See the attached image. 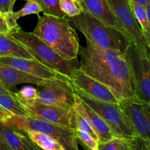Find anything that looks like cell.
Here are the masks:
<instances>
[{
	"label": "cell",
	"mask_w": 150,
	"mask_h": 150,
	"mask_svg": "<svg viewBox=\"0 0 150 150\" xmlns=\"http://www.w3.org/2000/svg\"><path fill=\"white\" fill-rule=\"evenodd\" d=\"M86 40V47H79V68L109 88L118 100L134 95L125 53L101 49Z\"/></svg>",
	"instance_id": "1"
},
{
	"label": "cell",
	"mask_w": 150,
	"mask_h": 150,
	"mask_svg": "<svg viewBox=\"0 0 150 150\" xmlns=\"http://www.w3.org/2000/svg\"><path fill=\"white\" fill-rule=\"evenodd\" d=\"M32 33L66 60L78 59L80 44L76 29L67 17L38 15Z\"/></svg>",
	"instance_id": "2"
},
{
	"label": "cell",
	"mask_w": 150,
	"mask_h": 150,
	"mask_svg": "<svg viewBox=\"0 0 150 150\" xmlns=\"http://www.w3.org/2000/svg\"><path fill=\"white\" fill-rule=\"evenodd\" d=\"M75 29L81 32L98 48L125 53L131 41L122 29L104 24L99 20L82 11L74 17H67Z\"/></svg>",
	"instance_id": "3"
},
{
	"label": "cell",
	"mask_w": 150,
	"mask_h": 150,
	"mask_svg": "<svg viewBox=\"0 0 150 150\" xmlns=\"http://www.w3.org/2000/svg\"><path fill=\"white\" fill-rule=\"evenodd\" d=\"M10 33L27 48L34 59L68 79L72 71L79 67L80 62L78 59H64L32 32H26L18 26L10 31Z\"/></svg>",
	"instance_id": "4"
},
{
	"label": "cell",
	"mask_w": 150,
	"mask_h": 150,
	"mask_svg": "<svg viewBox=\"0 0 150 150\" xmlns=\"http://www.w3.org/2000/svg\"><path fill=\"white\" fill-rule=\"evenodd\" d=\"M75 91L83 103L102 117L114 137L130 140L137 136L118 103L98 100L80 91Z\"/></svg>",
	"instance_id": "5"
},
{
	"label": "cell",
	"mask_w": 150,
	"mask_h": 150,
	"mask_svg": "<svg viewBox=\"0 0 150 150\" xmlns=\"http://www.w3.org/2000/svg\"><path fill=\"white\" fill-rule=\"evenodd\" d=\"M1 122L25 132L28 130H35L45 133L57 139L64 146L65 150H79L78 139L75 136L73 130L51 124L33 116H12L8 120Z\"/></svg>",
	"instance_id": "6"
},
{
	"label": "cell",
	"mask_w": 150,
	"mask_h": 150,
	"mask_svg": "<svg viewBox=\"0 0 150 150\" xmlns=\"http://www.w3.org/2000/svg\"><path fill=\"white\" fill-rule=\"evenodd\" d=\"M36 89L37 102L66 110L73 109L76 94L68 78L62 76L48 79Z\"/></svg>",
	"instance_id": "7"
},
{
	"label": "cell",
	"mask_w": 150,
	"mask_h": 150,
	"mask_svg": "<svg viewBox=\"0 0 150 150\" xmlns=\"http://www.w3.org/2000/svg\"><path fill=\"white\" fill-rule=\"evenodd\" d=\"M113 14L139 54L149 57L150 44L136 21L129 0H106Z\"/></svg>",
	"instance_id": "8"
},
{
	"label": "cell",
	"mask_w": 150,
	"mask_h": 150,
	"mask_svg": "<svg viewBox=\"0 0 150 150\" xmlns=\"http://www.w3.org/2000/svg\"><path fill=\"white\" fill-rule=\"evenodd\" d=\"M134 95L150 104V60L139 54L132 42L125 52Z\"/></svg>",
	"instance_id": "9"
},
{
	"label": "cell",
	"mask_w": 150,
	"mask_h": 150,
	"mask_svg": "<svg viewBox=\"0 0 150 150\" xmlns=\"http://www.w3.org/2000/svg\"><path fill=\"white\" fill-rule=\"evenodd\" d=\"M118 105L136 136L150 141V104L133 95L119 100Z\"/></svg>",
	"instance_id": "10"
},
{
	"label": "cell",
	"mask_w": 150,
	"mask_h": 150,
	"mask_svg": "<svg viewBox=\"0 0 150 150\" xmlns=\"http://www.w3.org/2000/svg\"><path fill=\"white\" fill-rule=\"evenodd\" d=\"M18 100L30 116H33L51 124L66 127L73 131L75 129L74 109L66 110L59 107L40 103L35 100Z\"/></svg>",
	"instance_id": "11"
},
{
	"label": "cell",
	"mask_w": 150,
	"mask_h": 150,
	"mask_svg": "<svg viewBox=\"0 0 150 150\" xmlns=\"http://www.w3.org/2000/svg\"><path fill=\"white\" fill-rule=\"evenodd\" d=\"M70 79L76 90L83 92L98 100L118 103L119 100L109 88L86 75L79 68L72 71Z\"/></svg>",
	"instance_id": "12"
},
{
	"label": "cell",
	"mask_w": 150,
	"mask_h": 150,
	"mask_svg": "<svg viewBox=\"0 0 150 150\" xmlns=\"http://www.w3.org/2000/svg\"><path fill=\"white\" fill-rule=\"evenodd\" d=\"M0 63L15 67L27 74L40 79L48 80L53 78L62 76L57 72L40 62L35 59H26L21 57H0Z\"/></svg>",
	"instance_id": "13"
},
{
	"label": "cell",
	"mask_w": 150,
	"mask_h": 150,
	"mask_svg": "<svg viewBox=\"0 0 150 150\" xmlns=\"http://www.w3.org/2000/svg\"><path fill=\"white\" fill-rule=\"evenodd\" d=\"M45 81L23 73L10 65L0 63V83L11 91H13V88L21 83H31L35 86H40Z\"/></svg>",
	"instance_id": "14"
},
{
	"label": "cell",
	"mask_w": 150,
	"mask_h": 150,
	"mask_svg": "<svg viewBox=\"0 0 150 150\" xmlns=\"http://www.w3.org/2000/svg\"><path fill=\"white\" fill-rule=\"evenodd\" d=\"M0 136L13 150H42L28 136L27 133L0 122Z\"/></svg>",
	"instance_id": "15"
},
{
	"label": "cell",
	"mask_w": 150,
	"mask_h": 150,
	"mask_svg": "<svg viewBox=\"0 0 150 150\" xmlns=\"http://www.w3.org/2000/svg\"><path fill=\"white\" fill-rule=\"evenodd\" d=\"M80 3L83 12L104 24L122 29L106 0H81Z\"/></svg>",
	"instance_id": "16"
},
{
	"label": "cell",
	"mask_w": 150,
	"mask_h": 150,
	"mask_svg": "<svg viewBox=\"0 0 150 150\" xmlns=\"http://www.w3.org/2000/svg\"><path fill=\"white\" fill-rule=\"evenodd\" d=\"M21 57L34 59L27 48L11 34L0 33V57Z\"/></svg>",
	"instance_id": "17"
},
{
	"label": "cell",
	"mask_w": 150,
	"mask_h": 150,
	"mask_svg": "<svg viewBox=\"0 0 150 150\" xmlns=\"http://www.w3.org/2000/svg\"><path fill=\"white\" fill-rule=\"evenodd\" d=\"M83 104H84L85 109L89 117L90 125L93 129L99 143L108 142L114 138L111 129L106 124V122L103 120L102 117L99 114H97L90 107L88 106L85 103H83Z\"/></svg>",
	"instance_id": "18"
},
{
	"label": "cell",
	"mask_w": 150,
	"mask_h": 150,
	"mask_svg": "<svg viewBox=\"0 0 150 150\" xmlns=\"http://www.w3.org/2000/svg\"><path fill=\"white\" fill-rule=\"evenodd\" d=\"M31 140L42 150H65L64 146L54 138L35 130L26 131Z\"/></svg>",
	"instance_id": "19"
},
{
	"label": "cell",
	"mask_w": 150,
	"mask_h": 150,
	"mask_svg": "<svg viewBox=\"0 0 150 150\" xmlns=\"http://www.w3.org/2000/svg\"><path fill=\"white\" fill-rule=\"evenodd\" d=\"M0 105L8 111L12 116L27 117L29 116L23 105L16 96L8 94H0Z\"/></svg>",
	"instance_id": "20"
},
{
	"label": "cell",
	"mask_w": 150,
	"mask_h": 150,
	"mask_svg": "<svg viewBox=\"0 0 150 150\" xmlns=\"http://www.w3.org/2000/svg\"><path fill=\"white\" fill-rule=\"evenodd\" d=\"M129 2L146 41L150 44V17L147 16L145 6L132 0H129Z\"/></svg>",
	"instance_id": "21"
},
{
	"label": "cell",
	"mask_w": 150,
	"mask_h": 150,
	"mask_svg": "<svg viewBox=\"0 0 150 150\" xmlns=\"http://www.w3.org/2000/svg\"><path fill=\"white\" fill-rule=\"evenodd\" d=\"M130 140L114 137L108 142L99 143L98 150H131Z\"/></svg>",
	"instance_id": "22"
},
{
	"label": "cell",
	"mask_w": 150,
	"mask_h": 150,
	"mask_svg": "<svg viewBox=\"0 0 150 150\" xmlns=\"http://www.w3.org/2000/svg\"><path fill=\"white\" fill-rule=\"evenodd\" d=\"M42 8L43 14L56 17H66L59 7V0H36Z\"/></svg>",
	"instance_id": "23"
},
{
	"label": "cell",
	"mask_w": 150,
	"mask_h": 150,
	"mask_svg": "<svg viewBox=\"0 0 150 150\" xmlns=\"http://www.w3.org/2000/svg\"><path fill=\"white\" fill-rule=\"evenodd\" d=\"M41 12H42V8H41L40 5L38 4L36 0H32V1H27L21 10L16 12L12 11L10 14L14 20L18 21L23 16L33 14L39 15V13Z\"/></svg>",
	"instance_id": "24"
},
{
	"label": "cell",
	"mask_w": 150,
	"mask_h": 150,
	"mask_svg": "<svg viewBox=\"0 0 150 150\" xmlns=\"http://www.w3.org/2000/svg\"><path fill=\"white\" fill-rule=\"evenodd\" d=\"M59 7L66 17H74L83 11L81 4L77 0H59Z\"/></svg>",
	"instance_id": "25"
},
{
	"label": "cell",
	"mask_w": 150,
	"mask_h": 150,
	"mask_svg": "<svg viewBox=\"0 0 150 150\" xmlns=\"http://www.w3.org/2000/svg\"><path fill=\"white\" fill-rule=\"evenodd\" d=\"M73 133L77 139H79L88 149L91 150H98L99 142L96 138L93 137L92 135L81 130L74 129Z\"/></svg>",
	"instance_id": "26"
},
{
	"label": "cell",
	"mask_w": 150,
	"mask_h": 150,
	"mask_svg": "<svg viewBox=\"0 0 150 150\" xmlns=\"http://www.w3.org/2000/svg\"><path fill=\"white\" fill-rule=\"evenodd\" d=\"M16 97L17 99L24 101H33L37 98V89L32 86H24L16 92Z\"/></svg>",
	"instance_id": "27"
},
{
	"label": "cell",
	"mask_w": 150,
	"mask_h": 150,
	"mask_svg": "<svg viewBox=\"0 0 150 150\" xmlns=\"http://www.w3.org/2000/svg\"><path fill=\"white\" fill-rule=\"evenodd\" d=\"M73 109H74V108H73ZM74 125L75 129H77V130H81V131L85 132V133H89V134L92 135L93 137L96 138L97 139L96 135H95V132H94L93 129L92 128L90 125H89V123H88V122L86 121L81 116H80L78 113H76V111H75Z\"/></svg>",
	"instance_id": "28"
},
{
	"label": "cell",
	"mask_w": 150,
	"mask_h": 150,
	"mask_svg": "<svg viewBox=\"0 0 150 150\" xmlns=\"http://www.w3.org/2000/svg\"><path fill=\"white\" fill-rule=\"evenodd\" d=\"M131 150H150V141L136 136L130 140Z\"/></svg>",
	"instance_id": "29"
},
{
	"label": "cell",
	"mask_w": 150,
	"mask_h": 150,
	"mask_svg": "<svg viewBox=\"0 0 150 150\" xmlns=\"http://www.w3.org/2000/svg\"><path fill=\"white\" fill-rule=\"evenodd\" d=\"M16 1V0H0V13L4 15L13 11Z\"/></svg>",
	"instance_id": "30"
},
{
	"label": "cell",
	"mask_w": 150,
	"mask_h": 150,
	"mask_svg": "<svg viewBox=\"0 0 150 150\" xmlns=\"http://www.w3.org/2000/svg\"><path fill=\"white\" fill-rule=\"evenodd\" d=\"M10 32L8 26L6 23L5 20L2 15H0V33L1 34H7Z\"/></svg>",
	"instance_id": "31"
},
{
	"label": "cell",
	"mask_w": 150,
	"mask_h": 150,
	"mask_svg": "<svg viewBox=\"0 0 150 150\" xmlns=\"http://www.w3.org/2000/svg\"><path fill=\"white\" fill-rule=\"evenodd\" d=\"M12 117L11 114L0 105V122H4Z\"/></svg>",
	"instance_id": "32"
},
{
	"label": "cell",
	"mask_w": 150,
	"mask_h": 150,
	"mask_svg": "<svg viewBox=\"0 0 150 150\" xmlns=\"http://www.w3.org/2000/svg\"><path fill=\"white\" fill-rule=\"evenodd\" d=\"M0 150H13L0 136Z\"/></svg>",
	"instance_id": "33"
},
{
	"label": "cell",
	"mask_w": 150,
	"mask_h": 150,
	"mask_svg": "<svg viewBox=\"0 0 150 150\" xmlns=\"http://www.w3.org/2000/svg\"><path fill=\"white\" fill-rule=\"evenodd\" d=\"M0 94H8V95L16 96V92H13V91L7 89V88L4 87L1 83H0Z\"/></svg>",
	"instance_id": "34"
},
{
	"label": "cell",
	"mask_w": 150,
	"mask_h": 150,
	"mask_svg": "<svg viewBox=\"0 0 150 150\" xmlns=\"http://www.w3.org/2000/svg\"><path fill=\"white\" fill-rule=\"evenodd\" d=\"M132 1H134L136 2L139 3V4H142L144 6H146L148 3H150V0H132Z\"/></svg>",
	"instance_id": "35"
},
{
	"label": "cell",
	"mask_w": 150,
	"mask_h": 150,
	"mask_svg": "<svg viewBox=\"0 0 150 150\" xmlns=\"http://www.w3.org/2000/svg\"><path fill=\"white\" fill-rule=\"evenodd\" d=\"M25 1H32V0H25Z\"/></svg>",
	"instance_id": "36"
},
{
	"label": "cell",
	"mask_w": 150,
	"mask_h": 150,
	"mask_svg": "<svg viewBox=\"0 0 150 150\" xmlns=\"http://www.w3.org/2000/svg\"><path fill=\"white\" fill-rule=\"evenodd\" d=\"M78 1H79V2H81V0H77Z\"/></svg>",
	"instance_id": "37"
},
{
	"label": "cell",
	"mask_w": 150,
	"mask_h": 150,
	"mask_svg": "<svg viewBox=\"0 0 150 150\" xmlns=\"http://www.w3.org/2000/svg\"><path fill=\"white\" fill-rule=\"evenodd\" d=\"M86 150H91V149H87Z\"/></svg>",
	"instance_id": "38"
},
{
	"label": "cell",
	"mask_w": 150,
	"mask_h": 150,
	"mask_svg": "<svg viewBox=\"0 0 150 150\" xmlns=\"http://www.w3.org/2000/svg\"><path fill=\"white\" fill-rule=\"evenodd\" d=\"M0 15H1V13H0Z\"/></svg>",
	"instance_id": "39"
}]
</instances>
